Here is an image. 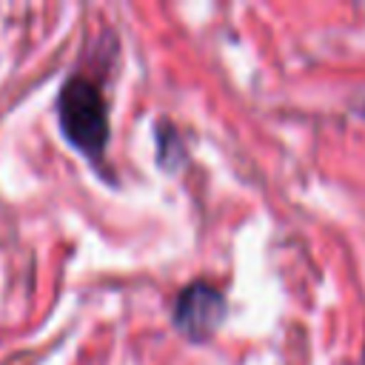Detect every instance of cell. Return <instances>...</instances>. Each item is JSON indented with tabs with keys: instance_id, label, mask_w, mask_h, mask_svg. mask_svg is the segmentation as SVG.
Returning a JSON list of instances; mask_svg holds the SVG:
<instances>
[{
	"instance_id": "cell-1",
	"label": "cell",
	"mask_w": 365,
	"mask_h": 365,
	"mask_svg": "<svg viewBox=\"0 0 365 365\" xmlns=\"http://www.w3.org/2000/svg\"><path fill=\"white\" fill-rule=\"evenodd\" d=\"M57 120L63 137L91 163H100L106 157L111 128H108L106 97L97 88V83H91L83 74L66 80L57 97Z\"/></svg>"
},
{
	"instance_id": "cell-2",
	"label": "cell",
	"mask_w": 365,
	"mask_h": 365,
	"mask_svg": "<svg viewBox=\"0 0 365 365\" xmlns=\"http://www.w3.org/2000/svg\"><path fill=\"white\" fill-rule=\"evenodd\" d=\"M228 314V302L222 291L205 279L188 282L174 302V325L191 342H208L214 331L222 325Z\"/></svg>"
}]
</instances>
